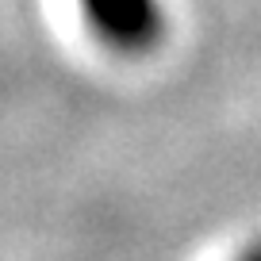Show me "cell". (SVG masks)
<instances>
[{
    "label": "cell",
    "mask_w": 261,
    "mask_h": 261,
    "mask_svg": "<svg viewBox=\"0 0 261 261\" xmlns=\"http://www.w3.org/2000/svg\"><path fill=\"white\" fill-rule=\"evenodd\" d=\"M92 31L115 50H146L162 35L158 0H85Z\"/></svg>",
    "instance_id": "cell-1"
},
{
    "label": "cell",
    "mask_w": 261,
    "mask_h": 261,
    "mask_svg": "<svg viewBox=\"0 0 261 261\" xmlns=\"http://www.w3.org/2000/svg\"><path fill=\"white\" fill-rule=\"evenodd\" d=\"M246 261H261V250H253V253H250V257H246Z\"/></svg>",
    "instance_id": "cell-2"
}]
</instances>
